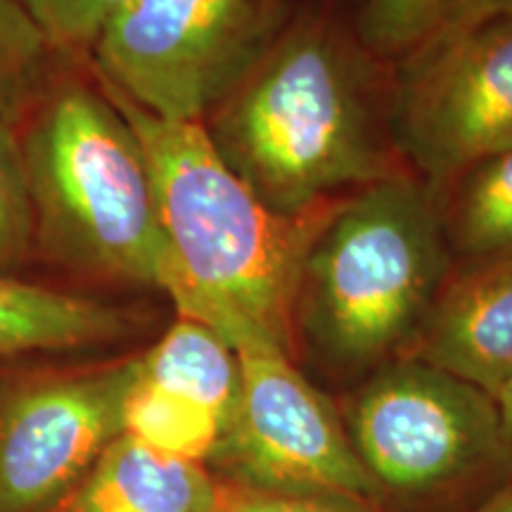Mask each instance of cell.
<instances>
[{
	"label": "cell",
	"instance_id": "cell-1",
	"mask_svg": "<svg viewBox=\"0 0 512 512\" xmlns=\"http://www.w3.org/2000/svg\"><path fill=\"white\" fill-rule=\"evenodd\" d=\"M140 140L162 221L178 318L197 320L235 351L294 342L299 271L318 216L264 207L216 155L202 124L157 119L102 86Z\"/></svg>",
	"mask_w": 512,
	"mask_h": 512
},
{
	"label": "cell",
	"instance_id": "cell-2",
	"mask_svg": "<svg viewBox=\"0 0 512 512\" xmlns=\"http://www.w3.org/2000/svg\"><path fill=\"white\" fill-rule=\"evenodd\" d=\"M202 126L223 164L285 219H309L335 192L399 174L361 53L320 17L287 24Z\"/></svg>",
	"mask_w": 512,
	"mask_h": 512
},
{
	"label": "cell",
	"instance_id": "cell-3",
	"mask_svg": "<svg viewBox=\"0 0 512 512\" xmlns=\"http://www.w3.org/2000/svg\"><path fill=\"white\" fill-rule=\"evenodd\" d=\"M451 268L439 190L399 171L320 211L294 323L337 366H382L411 347Z\"/></svg>",
	"mask_w": 512,
	"mask_h": 512
},
{
	"label": "cell",
	"instance_id": "cell-4",
	"mask_svg": "<svg viewBox=\"0 0 512 512\" xmlns=\"http://www.w3.org/2000/svg\"><path fill=\"white\" fill-rule=\"evenodd\" d=\"M22 147L34 240L60 264L164 292L169 252L150 166L105 91L57 88Z\"/></svg>",
	"mask_w": 512,
	"mask_h": 512
},
{
	"label": "cell",
	"instance_id": "cell-5",
	"mask_svg": "<svg viewBox=\"0 0 512 512\" xmlns=\"http://www.w3.org/2000/svg\"><path fill=\"white\" fill-rule=\"evenodd\" d=\"M287 24L285 0H124L91 50L102 86L157 119L204 124Z\"/></svg>",
	"mask_w": 512,
	"mask_h": 512
},
{
	"label": "cell",
	"instance_id": "cell-6",
	"mask_svg": "<svg viewBox=\"0 0 512 512\" xmlns=\"http://www.w3.org/2000/svg\"><path fill=\"white\" fill-rule=\"evenodd\" d=\"M349 439L375 489L399 496L510 475L496 399L413 356L382 363L363 384Z\"/></svg>",
	"mask_w": 512,
	"mask_h": 512
},
{
	"label": "cell",
	"instance_id": "cell-7",
	"mask_svg": "<svg viewBox=\"0 0 512 512\" xmlns=\"http://www.w3.org/2000/svg\"><path fill=\"white\" fill-rule=\"evenodd\" d=\"M389 136L434 190L512 147V17L439 29L403 55Z\"/></svg>",
	"mask_w": 512,
	"mask_h": 512
},
{
	"label": "cell",
	"instance_id": "cell-8",
	"mask_svg": "<svg viewBox=\"0 0 512 512\" xmlns=\"http://www.w3.org/2000/svg\"><path fill=\"white\" fill-rule=\"evenodd\" d=\"M240 403L211 458L238 489L268 494H375L332 403L290 354L240 351Z\"/></svg>",
	"mask_w": 512,
	"mask_h": 512
},
{
	"label": "cell",
	"instance_id": "cell-9",
	"mask_svg": "<svg viewBox=\"0 0 512 512\" xmlns=\"http://www.w3.org/2000/svg\"><path fill=\"white\" fill-rule=\"evenodd\" d=\"M138 358L0 389V512H55L124 434Z\"/></svg>",
	"mask_w": 512,
	"mask_h": 512
},
{
	"label": "cell",
	"instance_id": "cell-10",
	"mask_svg": "<svg viewBox=\"0 0 512 512\" xmlns=\"http://www.w3.org/2000/svg\"><path fill=\"white\" fill-rule=\"evenodd\" d=\"M406 356L496 399L512 380V256L453 264Z\"/></svg>",
	"mask_w": 512,
	"mask_h": 512
},
{
	"label": "cell",
	"instance_id": "cell-11",
	"mask_svg": "<svg viewBox=\"0 0 512 512\" xmlns=\"http://www.w3.org/2000/svg\"><path fill=\"white\" fill-rule=\"evenodd\" d=\"M223 491L207 465L162 456L121 434L55 512H211Z\"/></svg>",
	"mask_w": 512,
	"mask_h": 512
},
{
	"label": "cell",
	"instance_id": "cell-12",
	"mask_svg": "<svg viewBox=\"0 0 512 512\" xmlns=\"http://www.w3.org/2000/svg\"><path fill=\"white\" fill-rule=\"evenodd\" d=\"M133 323L131 313L119 306L0 273V358L112 344L126 337Z\"/></svg>",
	"mask_w": 512,
	"mask_h": 512
},
{
	"label": "cell",
	"instance_id": "cell-13",
	"mask_svg": "<svg viewBox=\"0 0 512 512\" xmlns=\"http://www.w3.org/2000/svg\"><path fill=\"white\" fill-rule=\"evenodd\" d=\"M138 366L147 382L209 411L228 432L240 403V356L214 330L178 318L155 347L138 356Z\"/></svg>",
	"mask_w": 512,
	"mask_h": 512
},
{
	"label": "cell",
	"instance_id": "cell-14",
	"mask_svg": "<svg viewBox=\"0 0 512 512\" xmlns=\"http://www.w3.org/2000/svg\"><path fill=\"white\" fill-rule=\"evenodd\" d=\"M441 219L453 264L512 256V147L448 185Z\"/></svg>",
	"mask_w": 512,
	"mask_h": 512
},
{
	"label": "cell",
	"instance_id": "cell-15",
	"mask_svg": "<svg viewBox=\"0 0 512 512\" xmlns=\"http://www.w3.org/2000/svg\"><path fill=\"white\" fill-rule=\"evenodd\" d=\"M124 434L162 456L207 465L223 439L221 422L188 399L140 375L124 401Z\"/></svg>",
	"mask_w": 512,
	"mask_h": 512
},
{
	"label": "cell",
	"instance_id": "cell-16",
	"mask_svg": "<svg viewBox=\"0 0 512 512\" xmlns=\"http://www.w3.org/2000/svg\"><path fill=\"white\" fill-rule=\"evenodd\" d=\"M17 95H0V273L15 268L34 245L22 131L17 126Z\"/></svg>",
	"mask_w": 512,
	"mask_h": 512
},
{
	"label": "cell",
	"instance_id": "cell-17",
	"mask_svg": "<svg viewBox=\"0 0 512 512\" xmlns=\"http://www.w3.org/2000/svg\"><path fill=\"white\" fill-rule=\"evenodd\" d=\"M444 0H366L358 36L375 55H408L441 24Z\"/></svg>",
	"mask_w": 512,
	"mask_h": 512
},
{
	"label": "cell",
	"instance_id": "cell-18",
	"mask_svg": "<svg viewBox=\"0 0 512 512\" xmlns=\"http://www.w3.org/2000/svg\"><path fill=\"white\" fill-rule=\"evenodd\" d=\"M50 50L46 36L19 0H0V95L24 98Z\"/></svg>",
	"mask_w": 512,
	"mask_h": 512
},
{
	"label": "cell",
	"instance_id": "cell-19",
	"mask_svg": "<svg viewBox=\"0 0 512 512\" xmlns=\"http://www.w3.org/2000/svg\"><path fill=\"white\" fill-rule=\"evenodd\" d=\"M50 50L91 48L107 17L124 0H22Z\"/></svg>",
	"mask_w": 512,
	"mask_h": 512
},
{
	"label": "cell",
	"instance_id": "cell-20",
	"mask_svg": "<svg viewBox=\"0 0 512 512\" xmlns=\"http://www.w3.org/2000/svg\"><path fill=\"white\" fill-rule=\"evenodd\" d=\"M223 512H373L363 498L328 494H268L228 486Z\"/></svg>",
	"mask_w": 512,
	"mask_h": 512
},
{
	"label": "cell",
	"instance_id": "cell-21",
	"mask_svg": "<svg viewBox=\"0 0 512 512\" xmlns=\"http://www.w3.org/2000/svg\"><path fill=\"white\" fill-rule=\"evenodd\" d=\"M505 17H512V0H444L439 29L482 27Z\"/></svg>",
	"mask_w": 512,
	"mask_h": 512
},
{
	"label": "cell",
	"instance_id": "cell-22",
	"mask_svg": "<svg viewBox=\"0 0 512 512\" xmlns=\"http://www.w3.org/2000/svg\"><path fill=\"white\" fill-rule=\"evenodd\" d=\"M496 406H498V415H501L505 458H508V470L512 475V380L505 384L503 392L496 396Z\"/></svg>",
	"mask_w": 512,
	"mask_h": 512
},
{
	"label": "cell",
	"instance_id": "cell-23",
	"mask_svg": "<svg viewBox=\"0 0 512 512\" xmlns=\"http://www.w3.org/2000/svg\"><path fill=\"white\" fill-rule=\"evenodd\" d=\"M467 512H512V475L503 479L494 494L486 496L482 503Z\"/></svg>",
	"mask_w": 512,
	"mask_h": 512
},
{
	"label": "cell",
	"instance_id": "cell-24",
	"mask_svg": "<svg viewBox=\"0 0 512 512\" xmlns=\"http://www.w3.org/2000/svg\"><path fill=\"white\" fill-rule=\"evenodd\" d=\"M223 505V503H221ZM211 512H223V508H219V510H211Z\"/></svg>",
	"mask_w": 512,
	"mask_h": 512
}]
</instances>
